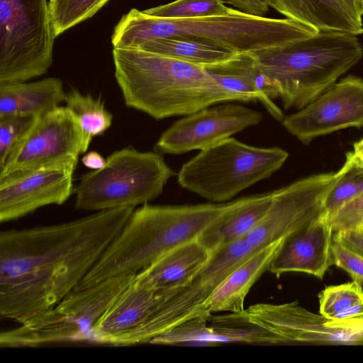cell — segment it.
Returning a JSON list of instances; mask_svg holds the SVG:
<instances>
[{"label":"cell","mask_w":363,"mask_h":363,"mask_svg":"<svg viewBox=\"0 0 363 363\" xmlns=\"http://www.w3.org/2000/svg\"><path fill=\"white\" fill-rule=\"evenodd\" d=\"M135 208L0 233V315L22 323L55 306L86 276Z\"/></svg>","instance_id":"obj_1"},{"label":"cell","mask_w":363,"mask_h":363,"mask_svg":"<svg viewBox=\"0 0 363 363\" xmlns=\"http://www.w3.org/2000/svg\"><path fill=\"white\" fill-rule=\"evenodd\" d=\"M67 93L60 78L48 77L35 82L0 85V116H39L65 101Z\"/></svg>","instance_id":"obj_23"},{"label":"cell","mask_w":363,"mask_h":363,"mask_svg":"<svg viewBox=\"0 0 363 363\" xmlns=\"http://www.w3.org/2000/svg\"><path fill=\"white\" fill-rule=\"evenodd\" d=\"M210 321V325L221 343L284 345L280 337L251 322L243 311L220 316L211 315Z\"/></svg>","instance_id":"obj_27"},{"label":"cell","mask_w":363,"mask_h":363,"mask_svg":"<svg viewBox=\"0 0 363 363\" xmlns=\"http://www.w3.org/2000/svg\"><path fill=\"white\" fill-rule=\"evenodd\" d=\"M284 239L261 248L238 265L208 297L203 313H240L245 310V299L254 284L269 269Z\"/></svg>","instance_id":"obj_21"},{"label":"cell","mask_w":363,"mask_h":363,"mask_svg":"<svg viewBox=\"0 0 363 363\" xmlns=\"http://www.w3.org/2000/svg\"><path fill=\"white\" fill-rule=\"evenodd\" d=\"M211 255L196 239L167 252L139 272L135 279L152 289L177 291L206 265Z\"/></svg>","instance_id":"obj_20"},{"label":"cell","mask_w":363,"mask_h":363,"mask_svg":"<svg viewBox=\"0 0 363 363\" xmlns=\"http://www.w3.org/2000/svg\"><path fill=\"white\" fill-rule=\"evenodd\" d=\"M55 38L49 0H0V85L46 73Z\"/></svg>","instance_id":"obj_9"},{"label":"cell","mask_w":363,"mask_h":363,"mask_svg":"<svg viewBox=\"0 0 363 363\" xmlns=\"http://www.w3.org/2000/svg\"><path fill=\"white\" fill-rule=\"evenodd\" d=\"M319 31L289 18H273L230 8L221 16L172 19L130 9L114 28V48H137L162 38H184L209 43L233 52H252L283 48Z\"/></svg>","instance_id":"obj_3"},{"label":"cell","mask_w":363,"mask_h":363,"mask_svg":"<svg viewBox=\"0 0 363 363\" xmlns=\"http://www.w3.org/2000/svg\"><path fill=\"white\" fill-rule=\"evenodd\" d=\"M359 24L363 25L360 0H338Z\"/></svg>","instance_id":"obj_39"},{"label":"cell","mask_w":363,"mask_h":363,"mask_svg":"<svg viewBox=\"0 0 363 363\" xmlns=\"http://www.w3.org/2000/svg\"><path fill=\"white\" fill-rule=\"evenodd\" d=\"M281 123L305 145L339 130L362 127L363 79L352 75L340 79Z\"/></svg>","instance_id":"obj_15"},{"label":"cell","mask_w":363,"mask_h":363,"mask_svg":"<svg viewBox=\"0 0 363 363\" xmlns=\"http://www.w3.org/2000/svg\"><path fill=\"white\" fill-rule=\"evenodd\" d=\"M236 9L254 16H264L270 7V0H223Z\"/></svg>","instance_id":"obj_36"},{"label":"cell","mask_w":363,"mask_h":363,"mask_svg":"<svg viewBox=\"0 0 363 363\" xmlns=\"http://www.w3.org/2000/svg\"><path fill=\"white\" fill-rule=\"evenodd\" d=\"M113 59L125 106L155 119L240 101L203 67L138 48H113Z\"/></svg>","instance_id":"obj_2"},{"label":"cell","mask_w":363,"mask_h":363,"mask_svg":"<svg viewBox=\"0 0 363 363\" xmlns=\"http://www.w3.org/2000/svg\"><path fill=\"white\" fill-rule=\"evenodd\" d=\"M110 0H49L55 37L92 17Z\"/></svg>","instance_id":"obj_31"},{"label":"cell","mask_w":363,"mask_h":363,"mask_svg":"<svg viewBox=\"0 0 363 363\" xmlns=\"http://www.w3.org/2000/svg\"><path fill=\"white\" fill-rule=\"evenodd\" d=\"M176 291L152 289L134 278L94 324L91 342L128 346L133 333Z\"/></svg>","instance_id":"obj_17"},{"label":"cell","mask_w":363,"mask_h":363,"mask_svg":"<svg viewBox=\"0 0 363 363\" xmlns=\"http://www.w3.org/2000/svg\"><path fill=\"white\" fill-rule=\"evenodd\" d=\"M272 201V192L243 197L206 228L198 240L211 252L245 238L260 222Z\"/></svg>","instance_id":"obj_22"},{"label":"cell","mask_w":363,"mask_h":363,"mask_svg":"<svg viewBox=\"0 0 363 363\" xmlns=\"http://www.w3.org/2000/svg\"><path fill=\"white\" fill-rule=\"evenodd\" d=\"M270 7L319 32L363 33V25L338 0H270Z\"/></svg>","instance_id":"obj_24"},{"label":"cell","mask_w":363,"mask_h":363,"mask_svg":"<svg viewBox=\"0 0 363 363\" xmlns=\"http://www.w3.org/2000/svg\"><path fill=\"white\" fill-rule=\"evenodd\" d=\"M243 312L251 322L280 337L285 345H363V323L340 325L297 301L256 303Z\"/></svg>","instance_id":"obj_13"},{"label":"cell","mask_w":363,"mask_h":363,"mask_svg":"<svg viewBox=\"0 0 363 363\" xmlns=\"http://www.w3.org/2000/svg\"><path fill=\"white\" fill-rule=\"evenodd\" d=\"M320 313L337 325L363 323V289L357 281L329 286L319 295Z\"/></svg>","instance_id":"obj_26"},{"label":"cell","mask_w":363,"mask_h":363,"mask_svg":"<svg viewBox=\"0 0 363 363\" xmlns=\"http://www.w3.org/2000/svg\"><path fill=\"white\" fill-rule=\"evenodd\" d=\"M354 162L363 168V139L353 145V151L349 152Z\"/></svg>","instance_id":"obj_40"},{"label":"cell","mask_w":363,"mask_h":363,"mask_svg":"<svg viewBox=\"0 0 363 363\" xmlns=\"http://www.w3.org/2000/svg\"><path fill=\"white\" fill-rule=\"evenodd\" d=\"M225 103L204 108L177 121L160 135L155 145V152L179 155L202 150L259 124L264 117L257 110Z\"/></svg>","instance_id":"obj_14"},{"label":"cell","mask_w":363,"mask_h":363,"mask_svg":"<svg viewBox=\"0 0 363 363\" xmlns=\"http://www.w3.org/2000/svg\"><path fill=\"white\" fill-rule=\"evenodd\" d=\"M82 149L77 118L67 106H59L35 118L0 168V179L37 169H76Z\"/></svg>","instance_id":"obj_11"},{"label":"cell","mask_w":363,"mask_h":363,"mask_svg":"<svg viewBox=\"0 0 363 363\" xmlns=\"http://www.w3.org/2000/svg\"><path fill=\"white\" fill-rule=\"evenodd\" d=\"M176 175L162 155L125 147L111 153L101 169L81 177L75 208L99 211L144 205L160 196Z\"/></svg>","instance_id":"obj_7"},{"label":"cell","mask_w":363,"mask_h":363,"mask_svg":"<svg viewBox=\"0 0 363 363\" xmlns=\"http://www.w3.org/2000/svg\"><path fill=\"white\" fill-rule=\"evenodd\" d=\"M288 157L279 147H255L230 137L201 150L184 163L177 182L187 191L223 203L271 177Z\"/></svg>","instance_id":"obj_6"},{"label":"cell","mask_w":363,"mask_h":363,"mask_svg":"<svg viewBox=\"0 0 363 363\" xmlns=\"http://www.w3.org/2000/svg\"><path fill=\"white\" fill-rule=\"evenodd\" d=\"M230 9L223 0H176L143 11L152 16L182 19L225 15Z\"/></svg>","instance_id":"obj_32"},{"label":"cell","mask_w":363,"mask_h":363,"mask_svg":"<svg viewBox=\"0 0 363 363\" xmlns=\"http://www.w3.org/2000/svg\"><path fill=\"white\" fill-rule=\"evenodd\" d=\"M342 174L328 193L323 214L329 220L343 206L363 193V168L356 164L350 152L341 167Z\"/></svg>","instance_id":"obj_29"},{"label":"cell","mask_w":363,"mask_h":363,"mask_svg":"<svg viewBox=\"0 0 363 363\" xmlns=\"http://www.w3.org/2000/svg\"><path fill=\"white\" fill-rule=\"evenodd\" d=\"M137 48L203 67L226 61L238 53L209 43L177 37L152 39Z\"/></svg>","instance_id":"obj_25"},{"label":"cell","mask_w":363,"mask_h":363,"mask_svg":"<svg viewBox=\"0 0 363 363\" xmlns=\"http://www.w3.org/2000/svg\"><path fill=\"white\" fill-rule=\"evenodd\" d=\"M238 199L197 205H142L133 211L75 289L137 274L167 252L198 239L206 228L235 206Z\"/></svg>","instance_id":"obj_4"},{"label":"cell","mask_w":363,"mask_h":363,"mask_svg":"<svg viewBox=\"0 0 363 363\" xmlns=\"http://www.w3.org/2000/svg\"><path fill=\"white\" fill-rule=\"evenodd\" d=\"M82 164L92 170L101 169L106 164V159L96 151H90L82 158Z\"/></svg>","instance_id":"obj_38"},{"label":"cell","mask_w":363,"mask_h":363,"mask_svg":"<svg viewBox=\"0 0 363 363\" xmlns=\"http://www.w3.org/2000/svg\"><path fill=\"white\" fill-rule=\"evenodd\" d=\"M330 221L335 233L356 230L363 223V193L340 209Z\"/></svg>","instance_id":"obj_35"},{"label":"cell","mask_w":363,"mask_h":363,"mask_svg":"<svg viewBox=\"0 0 363 363\" xmlns=\"http://www.w3.org/2000/svg\"><path fill=\"white\" fill-rule=\"evenodd\" d=\"M342 174H313L272 191L265 215L245 237L259 250L288 235L323 215L325 199Z\"/></svg>","instance_id":"obj_12"},{"label":"cell","mask_w":363,"mask_h":363,"mask_svg":"<svg viewBox=\"0 0 363 363\" xmlns=\"http://www.w3.org/2000/svg\"><path fill=\"white\" fill-rule=\"evenodd\" d=\"M258 250L246 238L211 253L206 265L184 286L164 299L133 333L128 345L150 343L155 337L194 318H206L203 306L220 284L238 265Z\"/></svg>","instance_id":"obj_10"},{"label":"cell","mask_w":363,"mask_h":363,"mask_svg":"<svg viewBox=\"0 0 363 363\" xmlns=\"http://www.w3.org/2000/svg\"><path fill=\"white\" fill-rule=\"evenodd\" d=\"M135 275L114 277L86 289H74L49 310L17 328L1 332V347H37L65 342H91L94 324Z\"/></svg>","instance_id":"obj_8"},{"label":"cell","mask_w":363,"mask_h":363,"mask_svg":"<svg viewBox=\"0 0 363 363\" xmlns=\"http://www.w3.org/2000/svg\"><path fill=\"white\" fill-rule=\"evenodd\" d=\"M284 109H301L363 57L357 35L318 32L283 48L254 53Z\"/></svg>","instance_id":"obj_5"},{"label":"cell","mask_w":363,"mask_h":363,"mask_svg":"<svg viewBox=\"0 0 363 363\" xmlns=\"http://www.w3.org/2000/svg\"><path fill=\"white\" fill-rule=\"evenodd\" d=\"M356 230L363 232V223H361Z\"/></svg>","instance_id":"obj_41"},{"label":"cell","mask_w":363,"mask_h":363,"mask_svg":"<svg viewBox=\"0 0 363 363\" xmlns=\"http://www.w3.org/2000/svg\"><path fill=\"white\" fill-rule=\"evenodd\" d=\"M206 318H194L154 337L150 343L157 345H194L213 346L220 344Z\"/></svg>","instance_id":"obj_30"},{"label":"cell","mask_w":363,"mask_h":363,"mask_svg":"<svg viewBox=\"0 0 363 363\" xmlns=\"http://www.w3.org/2000/svg\"><path fill=\"white\" fill-rule=\"evenodd\" d=\"M332 255L333 264L345 270L353 281L363 283V257L349 249L334 235Z\"/></svg>","instance_id":"obj_34"},{"label":"cell","mask_w":363,"mask_h":363,"mask_svg":"<svg viewBox=\"0 0 363 363\" xmlns=\"http://www.w3.org/2000/svg\"><path fill=\"white\" fill-rule=\"evenodd\" d=\"M360 4H361V12L363 16V0H360Z\"/></svg>","instance_id":"obj_42"},{"label":"cell","mask_w":363,"mask_h":363,"mask_svg":"<svg viewBox=\"0 0 363 363\" xmlns=\"http://www.w3.org/2000/svg\"><path fill=\"white\" fill-rule=\"evenodd\" d=\"M75 169L27 171L0 179V222L22 218L48 205H62L73 193Z\"/></svg>","instance_id":"obj_16"},{"label":"cell","mask_w":363,"mask_h":363,"mask_svg":"<svg viewBox=\"0 0 363 363\" xmlns=\"http://www.w3.org/2000/svg\"><path fill=\"white\" fill-rule=\"evenodd\" d=\"M333 233L324 214L305 225L284 238L268 270L277 278L288 272H301L322 279L333 265Z\"/></svg>","instance_id":"obj_18"},{"label":"cell","mask_w":363,"mask_h":363,"mask_svg":"<svg viewBox=\"0 0 363 363\" xmlns=\"http://www.w3.org/2000/svg\"><path fill=\"white\" fill-rule=\"evenodd\" d=\"M210 76L240 101H259L277 121L285 116L273 99L278 94L262 72L257 57L252 52H238L223 62L205 67Z\"/></svg>","instance_id":"obj_19"},{"label":"cell","mask_w":363,"mask_h":363,"mask_svg":"<svg viewBox=\"0 0 363 363\" xmlns=\"http://www.w3.org/2000/svg\"><path fill=\"white\" fill-rule=\"evenodd\" d=\"M36 117L26 115L0 116V168L9 154Z\"/></svg>","instance_id":"obj_33"},{"label":"cell","mask_w":363,"mask_h":363,"mask_svg":"<svg viewBox=\"0 0 363 363\" xmlns=\"http://www.w3.org/2000/svg\"><path fill=\"white\" fill-rule=\"evenodd\" d=\"M334 236L351 250L363 257V232L352 230L335 233Z\"/></svg>","instance_id":"obj_37"},{"label":"cell","mask_w":363,"mask_h":363,"mask_svg":"<svg viewBox=\"0 0 363 363\" xmlns=\"http://www.w3.org/2000/svg\"><path fill=\"white\" fill-rule=\"evenodd\" d=\"M65 102L78 119L82 133V154H84L92 139L102 135L111 127L113 115L100 98L83 94L74 89L67 93Z\"/></svg>","instance_id":"obj_28"}]
</instances>
